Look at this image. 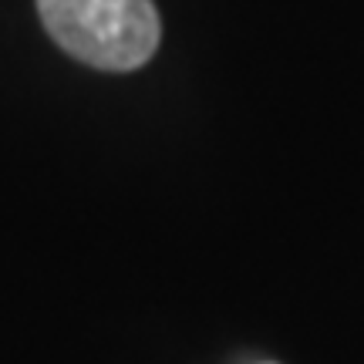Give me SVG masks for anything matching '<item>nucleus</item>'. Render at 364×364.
<instances>
[{
    "label": "nucleus",
    "instance_id": "nucleus-1",
    "mask_svg": "<svg viewBox=\"0 0 364 364\" xmlns=\"http://www.w3.org/2000/svg\"><path fill=\"white\" fill-rule=\"evenodd\" d=\"M54 44L98 71H135L159 48L162 21L152 0H38Z\"/></svg>",
    "mask_w": 364,
    "mask_h": 364
}]
</instances>
